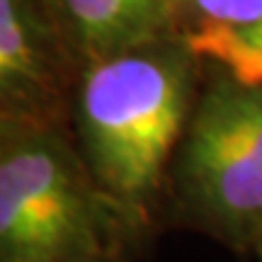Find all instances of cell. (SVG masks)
I'll list each match as a JSON object with an SVG mask.
<instances>
[{
    "label": "cell",
    "mask_w": 262,
    "mask_h": 262,
    "mask_svg": "<svg viewBox=\"0 0 262 262\" xmlns=\"http://www.w3.org/2000/svg\"><path fill=\"white\" fill-rule=\"evenodd\" d=\"M199 63L185 37L165 34L83 66L75 78V146L97 185L143 233L199 97Z\"/></svg>",
    "instance_id": "obj_1"
},
{
    "label": "cell",
    "mask_w": 262,
    "mask_h": 262,
    "mask_svg": "<svg viewBox=\"0 0 262 262\" xmlns=\"http://www.w3.org/2000/svg\"><path fill=\"white\" fill-rule=\"evenodd\" d=\"M143 235L88 170L71 124L0 122V262H131Z\"/></svg>",
    "instance_id": "obj_2"
},
{
    "label": "cell",
    "mask_w": 262,
    "mask_h": 262,
    "mask_svg": "<svg viewBox=\"0 0 262 262\" xmlns=\"http://www.w3.org/2000/svg\"><path fill=\"white\" fill-rule=\"evenodd\" d=\"M168 182L185 224L235 250L255 248L262 231V85L224 71L206 85Z\"/></svg>",
    "instance_id": "obj_3"
},
{
    "label": "cell",
    "mask_w": 262,
    "mask_h": 262,
    "mask_svg": "<svg viewBox=\"0 0 262 262\" xmlns=\"http://www.w3.org/2000/svg\"><path fill=\"white\" fill-rule=\"evenodd\" d=\"M71 58L44 0H0V122L71 124Z\"/></svg>",
    "instance_id": "obj_4"
},
{
    "label": "cell",
    "mask_w": 262,
    "mask_h": 262,
    "mask_svg": "<svg viewBox=\"0 0 262 262\" xmlns=\"http://www.w3.org/2000/svg\"><path fill=\"white\" fill-rule=\"evenodd\" d=\"M78 71L88 63L172 34L178 0H54Z\"/></svg>",
    "instance_id": "obj_5"
},
{
    "label": "cell",
    "mask_w": 262,
    "mask_h": 262,
    "mask_svg": "<svg viewBox=\"0 0 262 262\" xmlns=\"http://www.w3.org/2000/svg\"><path fill=\"white\" fill-rule=\"evenodd\" d=\"M199 61L248 85H262V19L243 27H202L182 34Z\"/></svg>",
    "instance_id": "obj_6"
},
{
    "label": "cell",
    "mask_w": 262,
    "mask_h": 262,
    "mask_svg": "<svg viewBox=\"0 0 262 262\" xmlns=\"http://www.w3.org/2000/svg\"><path fill=\"white\" fill-rule=\"evenodd\" d=\"M178 17L192 19V29L243 27L262 19V0H178Z\"/></svg>",
    "instance_id": "obj_7"
},
{
    "label": "cell",
    "mask_w": 262,
    "mask_h": 262,
    "mask_svg": "<svg viewBox=\"0 0 262 262\" xmlns=\"http://www.w3.org/2000/svg\"><path fill=\"white\" fill-rule=\"evenodd\" d=\"M255 250H257V255H260V260H262V231L257 235V241H255Z\"/></svg>",
    "instance_id": "obj_8"
}]
</instances>
